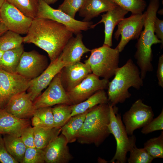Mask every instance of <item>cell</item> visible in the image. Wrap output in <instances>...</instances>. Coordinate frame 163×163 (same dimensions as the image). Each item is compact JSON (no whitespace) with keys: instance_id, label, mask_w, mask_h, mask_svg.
I'll return each instance as SVG.
<instances>
[{"instance_id":"cell-1","label":"cell","mask_w":163,"mask_h":163,"mask_svg":"<svg viewBox=\"0 0 163 163\" xmlns=\"http://www.w3.org/2000/svg\"><path fill=\"white\" fill-rule=\"evenodd\" d=\"M73 33L54 21L36 17L33 19L23 42L32 43L45 51L50 62L58 58Z\"/></svg>"},{"instance_id":"cell-2","label":"cell","mask_w":163,"mask_h":163,"mask_svg":"<svg viewBox=\"0 0 163 163\" xmlns=\"http://www.w3.org/2000/svg\"><path fill=\"white\" fill-rule=\"evenodd\" d=\"M159 0H150L144 17V29L137 39L136 45V51L134 57L140 69V76L143 80L148 72L153 71L152 61L153 54L152 47L153 44H161L154 31V23L160 7Z\"/></svg>"},{"instance_id":"cell-3","label":"cell","mask_w":163,"mask_h":163,"mask_svg":"<svg viewBox=\"0 0 163 163\" xmlns=\"http://www.w3.org/2000/svg\"><path fill=\"white\" fill-rule=\"evenodd\" d=\"M110 122L108 103L94 107L87 114L77 140L81 144H94L99 146L110 134L108 127Z\"/></svg>"},{"instance_id":"cell-4","label":"cell","mask_w":163,"mask_h":163,"mask_svg":"<svg viewBox=\"0 0 163 163\" xmlns=\"http://www.w3.org/2000/svg\"><path fill=\"white\" fill-rule=\"evenodd\" d=\"M114 76L108 82L107 94L108 103L113 106L124 102L131 97L128 91L130 88L139 90L143 85L140 71L131 59L117 68Z\"/></svg>"},{"instance_id":"cell-5","label":"cell","mask_w":163,"mask_h":163,"mask_svg":"<svg viewBox=\"0 0 163 163\" xmlns=\"http://www.w3.org/2000/svg\"><path fill=\"white\" fill-rule=\"evenodd\" d=\"M90 52L89 57L85 62L89 65L92 73L108 80L114 76L119 67L120 53L118 50L103 44L91 50Z\"/></svg>"},{"instance_id":"cell-6","label":"cell","mask_w":163,"mask_h":163,"mask_svg":"<svg viewBox=\"0 0 163 163\" xmlns=\"http://www.w3.org/2000/svg\"><path fill=\"white\" fill-rule=\"evenodd\" d=\"M110 122L108 127L110 133L116 142L115 155L110 161L112 163H126L127 161V154L135 146L136 138L133 134H127L124 125L118 109L109 104Z\"/></svg>"},{"instance_id":"cell-7","label":"cell","mask_w":163,"mask_h":163,"mask_svg":"<svg viewBox=\"0 0 163 163\" xmlns=\"http://www.w3.org/2000/svg\"><path fill=\"white\" fill-rule=\"evenodd\" d=\"M37 17L50 19L62 24L75 35L91 28L93 24L91 21L76 20L62 11L51 7L43 0H38Z\"/></svg>"},{"instance_id":"cell-8","label":"cell","mask_w":163,"mask_h":163,"mask_svg":"<svg viewBox=\"0 0 163 163\" xmlns=\"http://www.w3.org/2000/svg\"><path fill=\"white\" fill-rule=\"evenodd\" d=\"M30 81L19 74L8 72L0 68V108L4 109L14 95L26 91Z\"/></svg>"},{"instance_id":"cell-9","label":"cell","mask_w":163,"mask_h":163,"mask_svg":"<svg viewBox=\"0 0 163 163\" xmlns=\"http://www.w3.org/2000/svg\"><path fill=\"white\" fill-rule=\"evenodd\" d=\"M154 116L151 107L145 104L141 99H139L123 114L122 120L128 135L131 136L135 130L148 123Z\"/></svg>"},{"instance_id":"cell-10","label":"cell","mask_w":163,"mask_h":163,"mask_svg":"<svg viewBox=\"0 0 163 163\" xmlns=\"http://www.w3.org/2000/svg\"><path fill=\"white\" fill-rule=\"evenodd\" d=\"M144 24L143 13L132 14L129 17L123 19L117 25L118 28L114 34V38L120 40L116 47L121 52L132 40L137 39L142 30Z\"/></svg>"},{"instance_id":"cell-11","label":"cell","mask_w":163,"mask_h":163,"mask_svg":"<svg viewBox=\"0 0 163 163\" xmlns=\"http://www.w3.org/2000/svg\"><path fill=\"white\" fill-rule=\"evenodd\" d=\"M48 65L47 58L45 56L34 50L24 51L16 73L30 80L39 76Z\"/></svg>"},{"instance_id":"cell-12","label":"cell","mask_w":163,"mask_h":163,"mask_svg":"<svg viewBox=\"0 0 163 163\" xmlns=\"http://www.w3.org/2000/svg\"><path fill=\"white\" fill-rule=\"evenodd\" d=\"M33 102L36 109L61 104L73 105L62 85L60 72L53 78L45 91Z\"/></svg>"},{"instance_id":"cell-13","label":"cell","mask_w":163,"mask_h":163,"mask_svg":"<svg viewBox=\"0 0 163 163\" xmlns=\"http://www.w3.org/2000/svg\"><path fill=\"white\" fill-rule=\"evenodd\" d=\"M109 80L99 77L92 73L79 84L67 92L73 105L83 101L97 91L108 88Z\"/></svg>"},{"instance_id":"cell-14","label":"cell","mask_w":163,"mask_h":163,"mask_svg":"<svg viewBox=\"0 0 163 163\" xmlns=\"http://www.w3.org/2000/svg\"><path fill=\"white\" fill-rule=\"evenodd\" d=\"M0 16L8 30L20 34H27L33 19L6 0L0 9Z\"/></svg>"},{"instance_id":"cell-15","label":"cell","mask_w":163,"mask_h":163,"mask_svg":"<svg viewBox=\"0 0 163 163\" xmlns=\"http://www.w3.org/2000/svg\"><path fill=\"white\" fill-rule=\"evenodd\" d=\"M65 66L59 56L56 59L50 62L47 68L39 76L30 80L27 91L33 102Z\"/></svg>"},{"instance_id":"cell-16","label":"cell","mask_w":163,"mask_h":163,"mask_svg":"<svg viewBox=\"0 0 163 163\" xmlns=\"http://www.w3.org/2000/svg\"><path fill=\"white\" fill-rule=\"evenodd\" d=\"M91 73L90 66L85 62L79 61L65 66L60 72L62 85L67 92L76 87Z\"/></svg>"},{"instance_id":"cell-17","label":"cell","mask_w":163,"mask_h":163,"mask_svg":"<svg viewBox=\"0 0 163 163\" xmlns=\"http://www.w3.org/2000/svg\"><path fill=\"white\" fill-rule=\"evenodd\" d=\"M68 142L62 134L59 135L43 149L45 163H68L73 157L69 152Z\"/></svg>"},{"instance_id":"cell-18","label":"cell","mask_w":163,"mask_h":163,"mask_svg":"<svg viewBox=\"0 0 163 163\" xmlns=\"http://www.w3.org/2000/svg\"><path fill=\"white\" fill-rule=\"evenodd\" d=\"M4 109L8 113L21 119L32 117L36 109L29 94L24 91L13 97Z\"/></svg>"},{"instance_id":"cell-19","label":"cell","mask_w":163,"mask_h":163,"mask_svg":"<svg viewBox=\"0 0 163 163\" xmlns=\"http://www.w3.org/2000/svg\"><path fill=\"white\" fill-rule=\"evenodd\" d=\"M129 12L117 5L105 14L101 15V19L98 22L93 24L91 28H94L98 24L103 23L104 25V39L103 44L110 47L112 46V37L115 27L125 18Z\"/></svg>"},{"instance_id":"cell-20","label":"cell","mask_w":163,"mask_h":163,"mask_svg":"<svg viewBox=\"0 0 163 163\" xmlns=\"http://www.w3.org/2000/svg\"><path fill=\"white\" fill-rule=\"evenodd\" d=\"M72 37L64 47L60 55L65 66L80 61L83 55L91 50L84 44L83 36L81 33Z\"/></svg>"},{"instance_id":"cell-21","label":"cell","mask_w":163,"mask_h":163,"mask_svg":"<svg viewBox=\"0 0 163 163\" xmlns=\"http://www.w3.org/2000/svg\"><path fill=\"white\" fill-rule=\"evenodd\" d=\"M29 119L18 118L0 108V134H10L18 136L27 127L30 126Z\"/></svg>"},{"instance_id":"cell-22","label":"cell","mask_w":163,"mask_h":163,"mask_svg":"<svg viewBox=\"0 0 163 163\" xmlns=\"http://www.w3.org/2000/svg\"><path fill=\"white\" fill-rule=\"evenodd\" d=\"M117 5L111 0H84L78 12L79 15L84 18L83 21H89Z\"/></svg>"},{"instance_id":"cell-23","label":"cell","mask_w":163,"mask_h":163,"mask_svg":"<svg viewBox=\"0 0 163 163\" xmlns=\"http://www.w3.org/2000/svg\"><path fill=\"white\" fill-rule=\"evenodd\" d=\"M91 109L83 113L71 117L61 128V133L65 137L68 143H73L77 140L78 133L83 125L87 114Z\"/></svg>"},{"instance_id":"cell-24","label":"cell","mask_w":163,"mask_h":163,"mask_svg":"<svg viewBox=\"0 0 163 163\" xmlns=\"http://www.w3.org/2000/svg\"><path fill=\"white\" fill-rule=\"evenodd\" d=\"M107 103V95L104 90H99L83 101L73 105L71 117L83 113L98 105Z\"/></svg>"},{"instance_id":"cell-25","label":"cell","mask_w":163,"mask_h":163,"mask_svg":"<svg viewBox=\"0 0 163 163\" xmlns=\"http://www.w3.org/2000/svg\"><path fill=\"white\" fill-rule=\"evenodd\" d=\"M35 147L44 149L61 132V128L33 127Z\"/></svg>"},{"instance_id":"cell-26","label":"cell","mask_w":163,"mask_h":163,"mask_svg":"<svg viewBox=\"0 0 163 163\" xmlns=\"http://www.w3.org/2000/svg\"><path fill=\"white\" fill-rule=\"evenodd\" d=\"M2 135L8 152L18 163H22L27 147L20 136L7 134Z\"/></svg>"},{"instance_id":"cell-27","label":"cell","mask_w":163,"mask_h":163,"mask_svg":"<svg viewBox=\"0 0 163 163\" xmlns=\"http://www.w3.org/2000/svg\"><path fill=\"white\" fill-rule=\"evenodd\" d=\"M24 51L22 45L4 52L0 60V68L11 73H16V70Z\"/></svg>"},{"instance_id":"cell-28","label":"cell","mask_w":163,"mask_h":163,"mask_svg":"<svg viewBox=\"0 0 163 163\" xmlns=\"http://www.w3.org/2000/svg\"><path fill=\"white\" fill-rule=\"evenodd\" d=\"M31 119L33 127L47 128L54 127L52 107H40L36 109Z\"/></svg>"},{"instance_id":"cell-29","label":"cell","mask_w":163,"mask_h":163,"mask_svg":"<svg viewBox=\"0 0 163 163\" xmlns=\"http://www.w3.org/2000/svg\"><path fill=\"white\" fill-rule=\"evenodd\" d=\"M73 105L61 104L52 108L54 127L61 128L71 117Z\"/></svg>"},{"instance_id":"cell-30","label":"cell","mask_w":163,"mask_h":163,"mask_svg":"<svg viewBox=\"0 0 163 163\" xmlns=\"http://www.w3.org/2000/svg\"><path fill=\"white\" fill-rule=\"evenodd\" d=\"M26 16L33 19L37 17L38 0H6Z\"/></svg>"},{"instance_id":"cell-31","label":"cell","mask_w":163,"mask_h":163,"mask_svg":"<svg viewBox=\"0 0 163 163\" xmlns=\"http://www.w3.org/2000/svg\"><path fill=\"white\" fill-rule=\"evenodd\" d=\"M23 42V37L8 30L0 36V49L5 52L20 46Z\"/></svg>"},{"instance_id":"cell-32","label":"cell","mask_w":163,"mask_h":163,"mask_svg":"<svg viewBox=\"0 0 163 163\" xmlns=\"http://www.w3.org/2000/svg\"><path fill=\"white\" fill-rule=\"evenodd\" d=\"M154 159L163 158V132L158 136L151 138L144 144L143 147Z\"/></svg>"},{"instance_id":"cell-33","label":"cell","mask_w":163,"mask_h":163,"mask_svg":"<svg viewBox=\"0 0 163 163\" xmlns=\"http://www.w3.org/2000/svg\"><path fill=\"white\" fill-rule=\"evenodd\" d=\"M132 14H142L147 6L145 0H111Z\"/></svg>"},{"instance_id":"cell-34","label":"cell","mask_w":163,"mask_h":163,"mask_svg":"<svg viewBox=\"0 0 163 163\" xmlns=\"http://www.w3.org/2000/svg\"><path fill=\"white\" fill-rule=\"evenodd\" d=\"M129 152L128 163H151L154 159L144 148H138L136 145Z\"/></svg>"},{"instance_id":"cell-35","label":"cell","mask_w":163,"mask_h":163,"mask_svg":"<svg viewBox=\"0 0 163 163\" xmlns=\"http://www.w3.org/2000/svg\"><path fill=\"white\" fill-rule=\"evenodd\" d=\"M45 163L43 149L27 148L22 163Z\"/></svg>"},{"instance_id":"cell-36","label":"cell","mask_w":163,"mask_h":163,"mask_svg":"<svg viewBox=\"0 0 163 163\" xmlns=\"http://www.w3.org/2000/svg\"><path fill=\"white\" fill-rule=\"evenodd\" d=\"M84 0H64L58 9L62 11L73 18L82 5Z\"/></svg>"},{"instance_id":"cell-37","label":"cell","mask_w":163,"mask_h":163,"mask_svg":"<svg viewBox=\"0 0 163 163\" xmlns=\"http://www.w3.org/2000/svg\"><path fill=\"white\" fill-rule=\"evenodd\" d=\"M163 129V109L160 114L155 118L153 119L148 123L142 127V133L147 134L153 132Z\"/></svg>"},{"instance_id":"cell-38","label":"cell","mask_w":163,"mask_h":163,"mask_svg":"<svg viewBox=\"0 0 163 163\" xmlns=\"http://www.w3.org/2000/svg\"><path fill=\"white\" fill-rule=\"evenodd\" d=\"M27 148H35L33 127L30 126L25 129L20 136Z\"/></svg>"},{"instance_id":"cell-39","label":"cell","mask_w":163,"mask_h":163,"mask_svg":"<svg viewBox=\"0 0 163 163\" xmlns=\"http://www.w3.org/2000/svg\"><path fill=\"white\" fill-rule=\"evenodd\" d=\"M0 162L2 163H18L8 152L2 135L0 134Z\"/></svg>"},{"instance_id":"cell-40","label":"cell","mask_w":163,"mask_h":163,"mask_svg":"<svg viewBox=\"0 0 163 163\" xmlns=\"http://www.w3.org/2000/svg\"><path fill=\"white\" fill-rule=\"evenodd\" d=\"M154 31L155 35L161 41V48L163 46V21L157 17L154 23Z\"/></svg>"},{"instance_id":"cell-41","label":"cell","mask_w":163,"mask_h":163,"mask_svg":"<svg viewBox=\"0 0 163 163\" xmlns=\"http://www.w3.org/2000/svg\"><path fill=\"white\" fill-rule=\"evenodd\" d=\"M158 85L163 87V55H161L159 58L157 69L156 72Z\"/></svg>"},{"instance_id":"cell-42","label":"cell","mask_w":163,"mask_h":163,"mask_svg":"<svg viewBox=\"0 0 163 163\" xmlns=\"http://www.w3.org/2000/svg\"><path fill=\"white\" fill-rule=\"evenodd\" d=\"M8 30L0 16V36Z\"/></svg>"},{"instance_id":"cell-43","label":"cell","mask_w":163,"mask_h":163,"mask_svg":"<svg viewBox=\"0 0 163 163\" xmlns=\"http://www.w3.org/2000/svg\"><path fill=\"white\" fill-rule=\"evenodd\" d=\"M47 4L50 5L55 3L58 0H43Z\"/></svg>"},{"instance_id":"cell-44","label":"cell","mask_w":163,"mask_h":163,"mask_svg":"<svg viewBox=\"0 0 163 163\" xmlns=\"http://www.w3.org/2000/svg\"><path fill=\"white\" fill-rule=\"evenodd\" d=\"M5 1L6 0H0V10L3 5Z\"/></svg>"},{"instance_id":"cell-45","label":"cell","mask_w":163,"mask_h":163,"mask_svg":"<svg viewBox=\"0 0 163 163\" xmlns=\"http://www.w3.org/2000/svg\"><path fill=\"white\" fill-rule=\"evenodd\" d=\"M4 52L1 50L0 49V60L1 58V57L3 54V53H4Z\"/></svg>"}]
</instances>
